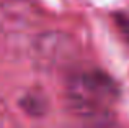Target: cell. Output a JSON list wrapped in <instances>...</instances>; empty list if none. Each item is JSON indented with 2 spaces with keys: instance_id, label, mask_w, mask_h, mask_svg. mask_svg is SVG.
Here are the masks:
<instances>
[{
  "instance_id": "3957f363",
  "label": "cell",
  "mask_w": 129,
  "mask_h": 128,
  "mask_svg": "<svg viewBox=\"0 0 129 128\" xmlns=\"http://www.w3.org/2000/svg\"><path fill=\"white\" fill-rule=\"evenodd\" d=\"M116 25H118V28H119V31H121V35L126 38V41L129 43V16L127 15H118L116 18Z\"/></svg>"
},
{
  "instance_id": "7a4b0ae2",
  "label": "cell",
  "mask_w": 129,
  "mask_h": 128,
  "mask_svg": "<svg viewBox=\"0 0 129 128\" xmlns=\"http://www.w3.org/2000/svg\"><path fill=\"white\" fill-rule=\"evenodd\" d=\"M41 20L33 0H0V33L8 36L23 35L36 28Z\"/></svg>"
},
{
  "instance_id": "6da1fadb",
  "label": "cell",
  "mask_w": 129,
  "mask_h": 128,
  "mask_svg": "<svg viewBox=\"0 0 129 128\" xmlns=\"http://www.w3.org/2000/svg\"><path fill=\"white\" fill-rule=\"evenodd\" d=\"M114 80L101 69H80L67 79L66 100L77 115L95 120L108 118L116 100Z\"/></svg>"
}]
</instances>
